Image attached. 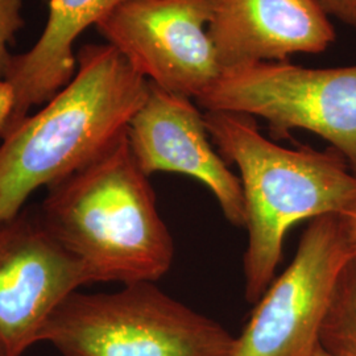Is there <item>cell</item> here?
Segmentation results:
<instances>
[{
  "label": "cell",
  "instance_id": "8fae6325",
  "mask_svg": "<svg viewBox=\"0 0 356 356\" xmlns=\"http://www.w3.org/2000/svg\"><path fill=\"white\" fill-rule=\"evenodd\" d=\"M120 1L48 0V22L38 42L26 53L13 56L4 78L13 94V113L1 139L31 115L33 107L51 101L73 79L76 40Z\"/></svg>",
  "mask_w": 356,
  "mask_h": 356
},
{
  "label": "cell",
  "instance_id": "7c38bea8",
  "mask_svg": "<svg viewBox=\"0 0 356 356\" xmlns=\"http://www.w3.org/2000/svg\"><path fill=\"white\" fill-rule=\"evenodd\" d=\"M319 347L332 356H356V252L346 260L335 281Z\"/></svg>",
  "mask_w": 356,
  "mask_h": 356
},
{
  "label": "cell",
  "instance_id": "9c48e42d",
  "mask_svg": "<svg viewBox=\"0 0 356 356\" xmlns=\"http://www.w3.org/2000/svg\"><path fill=\"white\" fill-rule=\"evenodd\" d=\"M132 154L149 177L166 172L195 178L216 197L225 218L245 227L241 178L216 151L204 115L191 98L149 83V92L127 129Z\"/></svg>",
  "mask_w": 356,
  "mask_h": 356
},
{
  "label": "cell",
  "instance_id": "30bf717a",
  "mask_svg": "<svg viewBox=\"0 0 356 356\" xmlns=\"http://www.w3.org/2000/svg\"><path fill=\"white\" fill-rule=\"evenodd\" d=\"M209 36L223 73L319 54L335 29L317 0H213Z\"/></svg>",
  "mask_w": 356,
  "mask_h": 356
},
{
  "label": "cell",
  "instance_id": "9a60e30c",
  "mask_svg": "<svg viewBox=\"0 0 356 356\" xmlns=\"http://www.w3.org/2000/svg\"><path fill=\"white\" fill-rule=\"evenodd\" d=\"M343 216L344 225L347 229L348 241L351 244V250L353 252H356V206L351 211H348L346 216Z\"/></svg>",
  "mask_w": 356,
  "mask_h": 356
},
{
  "label": "cell",
  "instance_id": "277c9868",
  "mask_svg": "<svg viewBox=\"0 0 356 356\" xmlns=\"http://www.w3.org/2000/svg\"><path fill=\"white\" fill-rule=\"evenodd\" d=\"M63 356H232L236 338L153 282L72 293L41 332Z\"/></svg>",
  "mask_w": 356,
  "mask_h": 356
},
{
  "label": "cell",
  "instance_id": "6da1fadb",
  "mask_svg": "<svg viewBox=\"0 0 356 356\" xmlns=\"http://www.w3.org/2000/svg\"><path fill=\"white\" fill-rule=\"evenodd\" d=\"M149 82L110 44L76 53L73 79L0 139V222L35 191L76 173L127 132Z\"/></svg>",
  "mask_w": 356,
  "mask_h": 356
},
{
  "label": "cell",
  "instance_id": "5b68a950",
  "mask_svg": "<svg viewBox=\"0 0 356 356\" xmlns=\"http://www.w3.org/2000/svg\"><path fill=\"white\" fill-rule=\"evenodd\" d=\"M195 103L204 111L261 118L275 138L313 132L356 175V64L312 69L275 61L226 70Z\"/></svg>",
  "mask_w": 356,
  "mask_h": 356
},
{
  "label": "cell",
  "instance_id": "52a82bcc",
  "mask_svg": "<svg viewBox=\"0 0 356 356\" xmlns=\"http://www.w3.org/2000/svg\"><path fill=\"white\" fill-rule=\"evenodd\" d=\"M211 13L213 0H123L95 28L149 83L197 99L222 74Z\"/></svg>",
  "mask_w": 356,
  "mask_h": 356
},
{
  "label": "cell",
  "instance_id": "2e32d148",
  "mask_svg": "<svg viewBox=\"0 0 356 356\" xmlns=\"http://www.w3.org/2000/svg\"><path fill=\"white\" fill-rule=\"evenodd\" d=\"M313 356H332L331 354H329V353H326L323 348H321L319 347L318 350L314 353V355Z\"/></svg>",
  "mask_w": 356,
  "mask_h": 356
},
{
  "label": "cell",
  "instance_id": "ba28073f",
  "mask_svg": "<svg viewBox=\"0 0 356 356\" xmlns=\"http://www.w3.org/2000/svg\"><path fill=\"white\" fill-rule=\"evenodd\" d=\"M89 281L38 211L0 222V354L23 356L53 312Z\"/></svg>",
  "mask_w": 356,
  "mask_h": 356
},
{
  "label": "cell",
  "instance_id": "3957f363",
  "mask_svg": "<svg viewBox=\"0 0 356 356\" xmlns=\"http://www.w3.org/2000/svg\"><path fill=\"white\" fill-rule=\"evenodd\" d=\"M216 151L238 168L248 244L244 297L256 304L275 279L286 234L302 220L346 216L356 206V175L335 149H291L267 139L254 118L204 111Z\"/></svg>",
  "mask_w": 356,
  "mask_h": 356
},
{
  "label": "cell",
  "instance_id": "e0dca14e",
  "mask_svg": "<svg viewBox=\"0 0 356 356\" xmlns=\"http://www.w3.org/2000/svg\"><path fill=\"white\" fill-rule=\"evenodd\" d=\"M0 356H3V355H1V354H0Z\"/></svg>",
  "mask_w": 356,
  "mask_h": 356
},
{
  "label": "cell",
  "instance_id": "5bb4252c",
  "mask_svg": "<svg viewBox=\"0 0 356 356\" xmlns=\"http://www.w3.org/2000/svg\"><path fill=\"white\" fill-rule=\"evenodd\" d=\"M331 17L356 29V0H317Z\"/></svg>",
  "mask_w": 356,
  "mask_h": 356
},
{
  "label": "cell",
  "instance_id": "8992f818",
  "mask_svg": "<svg viewBox=\"0 0 356 356\" xmlns=\"http://www.w3.org/2000/svg\"><path fill=\"white\" fill-rule=\"evenodd\" d=\"M354 254L342 216L310 220L292 263L256 302L232 356H313L337 277Z\"/></svg>",
  "mask_w": 356,
  "mask_h": 356
},
{
  "label": "cell",
  "instance_id": "7a4b0ae2",
  "mask_svg": "<svg viewBox=\"0 0 356 356\" xmlns=\"http://www.w3.org/2000/svg\"><path fill=\"white\" fill-rule=\"evenodd\" d=\"M47 189L40 218L81 264L89 284L154 282L172 267L173 238L127 132L90 164Z\"/></svg>",
  "mask_w": 356,
  "mask_h": 356
},
{
  "label": "cell",
  "instance_id": "4fadbf2b",
  "mask_svg": "<svg viewBox=\"0 0 356 356\" xmlns=\"http://www.w3.org/2000/svg\"><path fill=\"white\" fill-rule=\"evenodd\" d=\"M23 26V0H0V82L4 81L13 58L8 45Z\"/></svg>",
  "mask_w": 356,
  "mask_h": 356
},
{
  "label": "cell",
  "instance_id": "ac0fdd59",
  "mask_svg": "<svg viewBox=\"0 0 356 356\" xmlns=\"http://www.w3.org/2000/svg\"><path fill=\"white\" fill-rule=\"evenodd\" d=\"M47 1H48V0H47Z\"/></svg>",
  "mask_w": 356,
  "mask_h": 356
}]
</instances>
